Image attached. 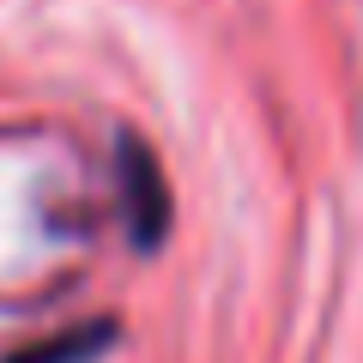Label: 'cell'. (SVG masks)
I'll list each match as a JSON object with an SVG mask.
<instances>
[{
	"label": "cell",
	"instance_id": "7a4b0ae2",
	"mask_svg": "<svg viewBox=\"0 0 363 363\" xmlns=\"http://www.w3.org/2000/svg\"><path fill=\"white\" fill-rule=\"evenodd\" d=\"M116 345V321H79V327H61V333H49V339H37V345H25V351H13L6 363H97L104 351Z\"/></svg>",
	"mask_w": 363,
	"mask_h": 363
},
{
	"label": "cell",
	"instance_id": "6da1fadb",
	"mask_svg": "<svg viewBox=\"0 0 363 363\" xmlns=\"http://www.w3.org/2000/svg\"><path fill=\"white\" fill-rule=\"evenodd\" d=\"M116 176H121V218H128V242L140 255H157L169 236V188L157 169L152 145L121 133L116 140Z\"/></svg>",
	"mask_w": 363,
	"mask_h": 363
}]
</instances>
